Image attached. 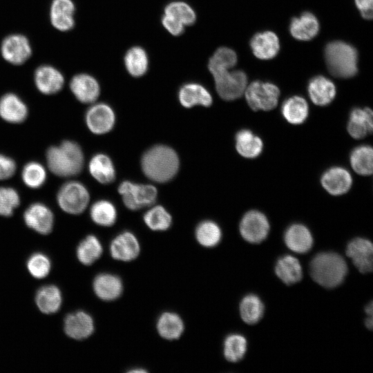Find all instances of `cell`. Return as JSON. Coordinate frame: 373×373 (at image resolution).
I'll return each mask as SVG.
<instances>
[{"label":"cell","mask_w":373,"mask_h":373,"mask_svg":"<svg viewBox=\"0 0 373 373\" xmlns=\"http://www.w3.org/2000/svg\"><path fill=\"white\" fill-rule=\"evenodd\" d=\"M237 63L234 50L227 47L218 48L208 61L219 96L227 101L241 97L247 88V75L242 70H230Z\"/></svg>","instance_id":"6da1fadb"},{"label":"cell","mask_w":373,"mask_h":373,"mask_svg":"<svg viewBox=\"0 0 373 373\" xmlns=\"http://www.w3.org/2000/svg\"><path fill=\"white\" fill-rule=\"evenodd\" d=\"M46 160L48 169L62 178L78 175L84 163L81 146L71 140H64L59 145L50 146L46 153Z\"/></svg>","instance_id":"7a4b0ae2"},{"label":"cell","mask_w":373,"mask_h":373,"mask_svg":"<svg viewBox=\"0 0 373 373\" xmlns=\"http://www.w3.org/2000/svg\"><path fill=\"white\" fill-rule=\"evenodd\" d=\"M179 158L176 152L169 146L156 145L144 153L141 165L144 175L157 182L171 180L179 169Z\"/></svg>","instance_id":"3957f363"},{"label":"cell","mask_w":373,"mask_h":373,"mask_svg":"<svg viewBox=\"0 0 373 373\" xmlns=\"http://www.w3.org/2000/svg\"><path fill=\"white\" fill-rule=\"evenodd\" d=\"M312 279L326 288L339 285L347 273V264L342 256L334 252L317 254L309 265Z\"/></svg>","instance_id":"277c9868"},{"label":"cell","mask_w":373,"mask_h":373,"mask_svg":"<svg viewBox=\"0 0 373 373\" xmlns=\"http://www.w3.org/2000/svg\"><path fill=\"white\" fill-rule=\"evenodd\" d=\"M325 58L330 73L341 78L354 76L358 70V53L350 44L335 41L329 43L325 48Z\"/></svg>","instance_id":"5b68a950"},{"label":"cell","mask_w":373,"mask_h":373,"mask_svg":"<svg viewBox=\"0 0 373 373\" xmlns=\"http://www.w3.org/2000/svg\"><path fill=\"white\" fill-rule=\"evenodd\" d=\"M89 200L88 189L77 181H68L63 184L57 194V202L60 209L73 215L84 212Z\"/></svg>","instance_id":"8992f818"},{"label":"cell","mask_w":373,"mask_h":373,"mask_svg":"<svg viewBox=\"0 0 373 373\" xmlns=\"http://www.w3.org/2000/svg\"><path fill=\"white\" fill-rule=\"evenodd\" d=\"M124 205L131 210H138L153 204L157 195V189L151 184L122 182L118 188Z\"/></svg>","instance_id":"52a82bcc"},{"label":"cell","mask_w":373,"mask_h":373,"mask_svg":"<svg viewBox=\"0 0 373 373\" xmlns=\"http://www.w3.org/2000/svg\"><path fill=\"white\" fill-rule=\"evenodd\" d=\"M244 93L254 111H270L278 104L280 90L271 83L254 81L247 86Z\"/></svg>","instance_id":"ba28073f"},{"label":"cell","mask_w":373,"mask_h":373,"mask_svg":"<svg viewBox=\"0 0 373 373\" xmlns=\"http://www.w3.org/2000/svg\"><path fill=\"white\" fill-rule=\"evenodd\" d=\"M2 57L13 65L24 64L31 56L32 48L28 39L21 34L6 37L1 44Z\"/></svg>","instance_id":"9c48e42d"},{"label":"cell","mask_w":373,"mask_h":373,"mask_svg":"<svg viewBox=\"0 0 373 373\" xmlns=\"http://www.w3.org/2000/svg\"><path fill=\"white\" fill-rule=\"evenodd\" d=\"M269 224L266 216L258 211H250L242 217L240 223L242 237L250 243H260L267 236Z\"/></svg>","instance_id":"30bf717a"},{"label":"cell","mask_w":373,"mask_h":373,"mask_svg":"<svg viewBox=\"0 0 373 373\" xmlns=\"http://www.w3.org/2000/svg\"><path fill=\"white\" fill-rule=\"evenodd\" d=\"M115 113L108 104L97 103L86 111L85 121L88 128L94 134L102 135L109 132L115 124Z\"/></svg>","instance_id":"8fae6325"},{"label":"cell","mask_w":373,"mask_h":373,"mask_svg":"<svg viewBox=\"0 0 373 373\" xmlns=\"http://www.w3.org/2000/svg\"><path fill=\"white\" fill-rule=\"evenodd\" d=\"M23 220L30 229L40 234L47 235L53 228V213L41 202L31 204L23 213Z\"/></svg>","instance_id":"7c38bea8"},{"label":"cell","mask_w":373,"mask_h":373,"mask_svg":"<svg viewBox=\"0 0 373 373\" xmlns=\"http://www.w3.org/2000/svg\"><path fill=\"white\" fill-rule=\"evenodd\" d=\"M347 256L362 274L371 272L373 267V246L367 239L356 238L349 242Z\"/></svg>","instance_id":"4fadbf2b"},{"label":"cell","mask_w":373,"mask_h":373,"mask_svg":"<svg viewBox=\"0 0 373 373\" xmlns=\"http://www.w3.org/2000/svg\"><path fill=\"white\" fill-rule=\"evenodd\" d=\"M69 86L75 98L84 104L94 103L100 93V86L97 80L86 73L74 75Z\"/></svg>","instance_id":"5bb4252c"},{"label":"cell","mask_w":373,"mask_h":373,"mask_svg":"<svg viewBox=\"0 0 373 373\" xmlns=\"http://www.w3.org/2000/svg\"><path fill=\"white\" fill-rule=\"evenodd\" d=\"M140 246L135 236L129 231H124L115 236L110 245L111 257L117 260L129 262L139 255Z\"/></svg>","instance_id":"9a60e30c"},{"label":"cell","mask_w":373,"mask_h":373,"mask_svg":"<svg viewBox=\"0 0 373 373\" xmlns=\"http://www.w3.org/2000/svg\"><path fill=\"white\" fill-rule=\"evenodd\" d=\"M34 81L37 90L44 95L57 93L64 84L62 73L50 65L38 67L35 71Z\"/></svg>","instance_id":"2e32d148"},{"label":"cell","mask_w":373,"mask_h":373,"mask_svg":"<svg viewBox=\"0 0 373 373\" xmlns=\"http://www.w3.org/2000/svg\"><path fill=\"white\" fill-rule=\"evenodd\" d=\"M75 6L72 0H52L50 7V21L52 26L62 32L70 30L75 26Z\"/></svg>","instance_id":"e0dca14e"},{"label":"cell","mask_w":373,"mask_h":373,"mask_svg":"<svg viewBox=\"0 0 373 373\" xmlns=\"http://www.w3.org/2000/svg\"><path fill=\"white\" fill-rule=\"evenodd\" d=\"M28 115L25 102L16 94L8 93L0 98V117L11 124L23 122Z\"/></svg>","instance_id":"ac0fdd59"},{"label":"cell","mask_w":373,"mask_h":373,"mask_svg":"<svg viewBox=\"0 0 373 373\" xmlns=\"http://www.w3.org/2000/svg\"><path fill=\"white\" fill-rule=\"evenodd\" d=\"M64 331L71 338L75 340L87 338L94 331L93 318L83 311L70 314L64 320Z\"/></svg>","instance_id":"d6986e66"},{"label":"cell","mask_w":373,"mask_h":373,"mask_svg":"<svg viewBox=\"0 0 373 373\" xmlns=\"http://www.w3.org/2000/svg\"><path fill=\"white\" fill-rule=\"evenodd\" d=\"M352 179L350 173L341 167H333L325 171L321 178L323 187L331 195L345 193L352 186Z\"/></svg>","instance_id":"ffe728a7"},{"label":"cell","mask_w":373,"mask_h":373,"mask_svg":"<svg viewBox=\"0 0 373 373\" xmlns=\"http://www.w3.org/2000/svg\"><path fill=\"white\" fill-rule=\"evenodd\" d=\"M178 99L185 108H191L195 105L208 107L213 102L209 90L202 85L195 82L182 85L178 91Z\"/></svg>","instance_id":"44dd1931"},{"label":"cell","mask_w":373,"mask_h":373,"mask_svg":"<svg viewBox=\"0 0 373 373\" xmlns=\"http://www.w3.org/2000/svg\"><path fill=\"white\" fill-rule=\"evenodd\" d=\"M93 287L96 296L105 301L118 298L123 291L121 279L116 275L108 273L97 275L93 280Z\"/></svg>","instance_id":"7402d4cb"},{"label":"cell","mask_w":373,"mask_h":373,"mask_svg":"<svg viewBox=\"0 0 373 373\" xmlns=\"http://www.w3.org/2000/svg\"><path fill=\"white\" fill-rule=\"evenodd\" d=\"M250 46L254 55L260 59L274 58L280 49L278 38L271 31L259 32L254 35L250 41Z\"/></svg>","instance_id":"603a6c76"},{"label":"cell","mask_w":373,"mask_h":373,"mask_svg":"<svg viewBox=\"0 0 373 373\" xmlns=\"http://www.w3.org/2000/svg\"><path fill=\"white\" fill-rule=\"evenodd\" d=\"M373 113L370 108H354L350 115L347 124L349 134L355 139H361L372 133Z\"/></svg>","instance_id":"cb8c5ba5"},{"label":"cell","mask_w":373,"mask_h":373,"mask_svg":"<svg viewBox=\"0 0 373 373\" xmlns=\"http://www.w3.org/2000/svg\"><path fill=\"white\" fill-rule=\"evenodd\" d=\"M285 242L291 251L303 254L312 248L313 238L309 230L305 226L294 224L285 231Z\"/></svg>","instance_id":"d4e9b609"},{"label":"cell","mask_w":373,"mask_h":373,"mask_svg":"<svg viewBox=\"0 0 373 373\" xmlns=\"http://www.w3.org/2000/svg\"><path fill=\"white\" fill-rule=\"evenodd\" d=\"M308 93L314 104L326 106L334 99L336 87L329 79L323 76H316L309 82Z\"/></svg>","instance_id":"484cf974"},{"label":"cell","mask_w":373,"mask_h":373,"mask_svg":"<svg viewBox=\"0 0 373 373\" xmlns=\"http://www.w3.org/2000/svg\"><path fill=\"white\" fill-rule=\"evenodd\" d=\"M289 30L295 39L300 41H308L318 34L319 23L312 13L305 12L299 17H294L291 19Z\"/></svg>","instance_id":"4316f807"},{"label":"cell","mask_w":373,"mask_h":373,"mask_svg":"<svg viewBox=\"0 0 373 373\" xmlns=\"http://www.w3.org/2000/svg\"><path fill=\"white\" fill-rule=\"evenodd\" d=\"M88 171L92 177L101 184L114 181L115 171L111 158L103 153L93 155L88 163Z\"/></svg>","instance_id":"83f0119b"},{"label":"cell","mask_w":373,"mask_h":373,"mask_svg":"<svg viewBox=\"0 0 373 373\" xmlns=\"http://www.w3.org/2000/svg\"><path fill=\"white\" fill-rule=\"evenodd\" d=\"M35 302L42 313L46 314L56 313L62 303L61 291L55 285L44 286L37 291Z\"/></svg>","instance_id":"f1b7e54d"},{"label":"cell","mask_w":373,"mask_h":373,"mask_svg":"<svg viewBox=\"0 0 373 373\" xmlns=\"http://www.w3.org/2000/svg\"><path fill=\"white\" fill-rule=\"evenodd\" d=\"M277 276L286 285L300 281L303 276L302 267L297 258L287 255L279 258L275 267Z\"/></svg>","instance_id":"f546056e"},{"label":"cell","mask_w":373,"mask_h":373,"mask_svg":"<svg viewBox=\"0 0 373 373\" xmlns=\"http://www.w3.org/2000/svg\"><path fill=\"white\" fill-rule=\"evenodd\" d=\"M262 147L261 139L249 130H241L236 135V150L244 157H258L261 153Z\"/></svg>","instance_id":"4dcf8cb0"},{"label":"cell","mask_w":373,"mask_h":373,"mask_svg":"<svg viewBox=\"0 0 373 373\" xmlns=\"http://www.w3.org/2000/svg\"><path fill=\"white\" fill-rule=\"evenodd\" d=\"M284 118L291 124H301L308 116L309 108L305 99L300 96L287 99L282 105Z\"/></svg>","instance_id":"1f68e13d"},{"label":"cell","mask_w":373,"mask_h":373,"mask_svg":"<svg viewBox=\"0 0 373 373\" xmlns=\"http://www.w3.org/2000/svg\"><path fill=\"white\" fill-rule=\"evenodd\" d=\"M124 62L128 73L134 77L144 75L149 68L147 53L141 46L130 48L124 55Z\"/></svg>","instance_id":"d6a6232c"},{"label":"cell","mask_w":373,"mask_h":373,"mask_svg":"<svg viewBox=\"0 0 373 373\" xmlns=\"http://www.w3.org/2000/svg\"><path fill=\"white\" fill-rule=\"evenodd\" d=\"M184 329V325L182 318L173 312H167L162 314L157 322L158 334L166 340L179 338Z\"/></svg>","instance_id":"836d02e7"},{"label":"cell","mask_w":373,"mask_h":373,"mask_svg":"<svg viewBox=\"0 0 373 373\" xmlns=\"http://www.w3.org/2000/svg\"><path fill=\"white\" fill-rule=\"evenodd\" d=\"M350 163L354 171L361 175H370L373 170V150L370 146L356 147L351 153Z\"/></svg>","instance_id":"e575fe53"},{"label":"cell","mask_w":373,"mask_h":373,"mask_svg":"<svg viewBox=\"0 0 373 373\" xmlns=\"http://www.w3.org/2000/svg\"><path fill=\"white\" fill-rule=\"evenodd\" d=\"M102 252V245L99 239L89 235L79 244L77 257L81 263L90 265L101 257Z\"/></svg>","instance_id":"d590c367"},{"label":"cell","mask_w":373,"mask_h":373,"mask_svg":"<svg viewBox=\"0 0 373 373\" xmlns=\"http://www.w3.org/2000/svg\"><path fill=\"white\" fill-rule=\"evenodd\" d=\"M90 216L95 224L102 227H109L115 222L117 211L112 202L100 200L91 206Z\"/></svg>","instance_id":"8d00e7d4"},{"label":"cell","mask_w":373,"mask_h":373,"mask_svg":"<svg viewBox=\"0 0 373 373\" xmlns=\"http://www.w3.org/2000/svg\"><path fill=\"white\" fill-rule=\"evenodd\" d=\"M263 312L264 305L256 295H247L240 302V316L242 321L247 324L257 323L262 317Z\"/></svg>","instance_id":"74e56055"},{"label":"cell","mask_w":373,"mask_h":373,"mask_svg":"<svg viewBox=\"0 0 373 373\" xmlns=\"http://www.w3.org/2000/svg\"><path fill=\"white\" fill-rule=\"evenodd\" d=\"M197 241L203 247H213L221 240L222 232L219 226L211 220L200 222L195 229Z\"/></svg>","instance_id":"f35d334b"},{"label":"cell","mask_w":373,"mask_h":373,"mask_svg":"<svg viewBox=\"0 0 373 373\" xmlns=\"http://www.w3.org/2000/svg\"><path fill=\"white\" fill-rule=\"evenodd\" d=\"M46 170L38 162H29L22 169V181L26 186L30 189H38L41 187L46 182Z\"/></svg>","instance_id":"ab89813d"},{"label":"cell","mask_w":373,"mask_h":373,"mask_svg":"<svg viewBox=\"0 0 373 373\" xmlns=\"http://www.w3.org/2000/svg\"><path fill=\"white\" fill-rule=\"evenodd\" d=\"M164 12L169 15L184 26L193 25L197 19V16L193 8L186 2L182 1H173L164 7Z\"/></svg>","instance_id":"60d3db41"},{"label":"cell","mask_w":373,"mask_h":373,"mask_svg":"<svg viewBox=\"0 0 373 373\" xmlns=\"http://www.w3.org/2000/svg\"><path fill=\"white\" fill-rule=\"evenodd\" d=\"M144 221L153 231H165L171 225L172 218L162 206L151 208L144 215Z\"/></svg>","instance_id":"b9f144b4"},{"label":"cell","mask_w":373,"mask_h":373,"mask_svg":"<svg viewBox=\"0 0 373 373\" xmlns=\"http://www.w3.org/2000/svg\"><path fill=\"white\" fill-rule=\"evenodd\" d=\"M247 351V341L240 334H231L224 342V356L225 358L232 363L240 361Z\"/></svg>","instance_id":"7bdbcfd3"},{"label":"cell","mask_w":373,"mask_h":373,"mask_svg":"<svg viewBox=\"0 0 373 373\" xmlns=\"http://www.w3.org/2000/svg\"><path fill=\"white\" fill-rule=\"evenodd\" d=\"M20 204V196L12 187H0V216H10Z\"/></svg>","instance_id":"ee69618b"},{"label":"cell","mask_w":373,"mask_h":373,"mask_svg":"<svg viewBox=\"0 0 373 373\" xmlns=\"http://www.w3.org/2000/svg\"><path fill=\"white\" fill-rule=\"evenodd\" d=\"M27 268L34 278L41 279L48 275L51 269V263L46 255L36 253L28 260Z\"/></svg>","instance_id":"f6af8a7d"},{"label":"cell","mask_w":373,"mask_h":373,"mask_svg":"<svg viewBox=\"0 0 373 373\" xmlns=\"http://www.w3.org/2000/svg\"><path fill=\"white\" fill-rule=\"evenodd\" d=\"M17 170L15 161L3 154H0V180H5L12 177Z\"/></svg>","instance_id":"bcb514c9"},{"label":"cell","mask_w":373,"mask_h":373,"mask_svg":"<svg viewBox=\"0 0 373 373\" xmlns=\"http://www.w3.org/2000/svg\"><path fill=\"white\" fill-rule=\"evenodd\" d=\"M161 21L164 28L173 36H180L184 32V26L169 15L164 14Z\"/></svg>","instance_id":"7dc6e473"},{"label":"cell","mask_w":373,"mask_h":373,"mask_svg":"<svg viewBox=\"0 0 373 373\" xmlns=\"http://www.w3.org/2000/svg\"><path fill=\"white\" fill-rule=\"evenodd\" d=\"M355 3L364 19L368 20L372 19L373 0H355Z\"/></svg>","instance_id":"c3c4849f"},{"label":"cell","mask_w":373,"mask_h":373,"mask_svg":"<svg viewBox=\"0 0 373 373\" xmlns=\"http://www.w3.org/2000/svg\"><path fill=\"white\" fill-rule=\"evenodd\" d=\"M365 325L369 329H372V316H369L365 320Z\"/></svg>","instance_id":"681fc988"},{"label":"cell","mask_w":373,"mask_h":373,"mask_svg":"<svg viewBox=\"0 0 373 373\" xmlns=\"http://www.w3.org/2000/svg\"><path fill=\"white\" fill-rule=\"evenodd\" d=\"M373 305L372 302H370L365 307V312L369 316H372Z\"/></svg>","instance_id":"f907efd6"},{"label":"cell","mask_w":373,"mask_h":373,"mask_svg":"<svg viewBox=\"0 0 373 373\" xmlns=\"http://www.w3.org/2000/svg\"><path fill=\"white\" fill-rule=\"evenodd\" d=\"M130 372H146V370H142V369H138V370H131L129 371Z\"/></svg>","instance_id":"816d5d0a"}]
</instances>
